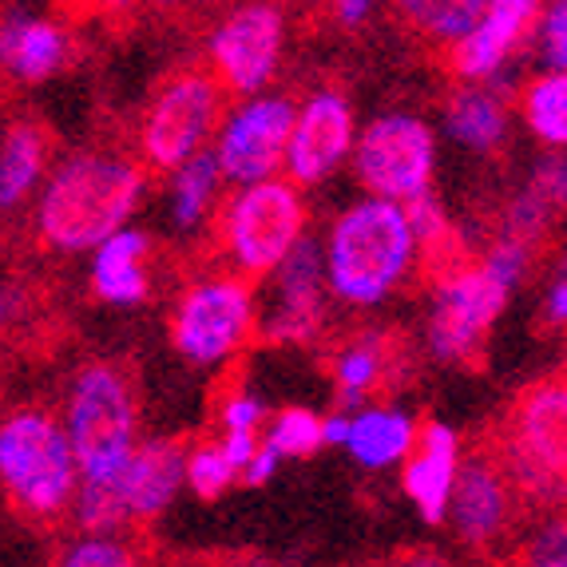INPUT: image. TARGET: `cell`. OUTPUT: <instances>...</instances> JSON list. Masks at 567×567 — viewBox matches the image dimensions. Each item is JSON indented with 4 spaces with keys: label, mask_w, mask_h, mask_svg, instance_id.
I'll list each match as a JSON object with an SVG mask.
<instances>
[{
    "label": "cell",
    "mask_w": 567,
    "mask_h": 567,
    "mask_svg": "<svg viewBox=\"0 0 567 567\" xmlns=\"http://www.w3.org/2000/svg\"><path fill=\"white\" fill-rule=\"evenodd\" d=\"M147 163L115 152H80L56 167L37 203V238L48 250L76 255L104 246L140 207Z\"/></svg>",
    "instance_id": "obj_1"
},
{
    "label": "cell",
    "mask_w": 567,
    "mask_h": 567,
    "mask_svg": "<svg viewBox=\"0 0 567 567\" xmlns=\"http://www.w3.org/2000/svg\"><path fill=\"white\" fill-rule=\"evenodd\" d=\"M0 473L20 520L56 528L76 496V449L44 405L12 409L0 429Z\"/></svg>",
    "instance_id": "obj_2"
},
{
    "label": "cell",
    "mask_w": 567,
    "mask_h": 567,
    "mask_svg": "<svg viewBox=\"0 0 567 567\" xmlns=\"http://www.w3.org/2000/svg\"><path fill=\"white\" fill-rule=\"evenodd\" d=\"M413 250L416 235L409 227V215L401 203H358L333 223L330 250H326L330 290L350 306L381 302L405 278Z\"/></svg>",
    "instance_id": "obj_3"
},
{
    "label": "cell",
    "mask_w": 567,
    "mask_h": 567,
    "mask_svg": "<svg viewBox=\"0 0 567 567\" xmlns=\"http://www.w3.org/2000/svg\"><path fill=\"white\" fill-rule=\"evenodd\" d=\"M140 393L135 378L120 361H87L68 389L64 429L76 449L84 481L123 476L135 453Z\"/></svg>",
    "instance_id": "obj_4"
},
{
    "label": "cell",
    "mask_w": 567,
    "mask_h": 567,
    "mask_svg": "<svg viewBox=\"0 0 567 567\" xmlns=\"http://www.w3.org/2000/svg\"><path fill=\"white\" fill-rule=\"evenodd\" d=\"M306 227V207L293 179H258L246 183L235 199L223 207L218 238L227 246L238 275L262 278L282 266Z\"/></svg>",
    "instance_id": "obj_5"
},
{
    "label": "cell",
    "mask_w": 567,
    "mask_h": 567,
    "mask_svg": "<svg viewBox=\"0 0 567 567\" xmlns=\"http://www.w3.org/2000/svg\"><path fill=\"white\" fill-rule=\"evenodd\" d=\"M223 80L207 72H179L155 92L140 123L143 163L163 175H175L183 163L207 152V140L223 132Z\"/></svg>",
    "instance_id": "obj_6"
},
{
    "label": "cell",
    "mask_w": 567,
    "mask_h": 567,
    "mask_svg": "<svg viewBox=\"0 0 567 567\" xmlns=\"http://www.w3.org/2000/svg\"><path fill=\"white\" fill-rule=\"evenodd\" d=\"M436 140L433 127L416 115H378L353 147V167L378 199L409 203L425 195L433 183Z\"/></svg>",
    "instance_id": "obj_7"
},
{
    "label": "cell",
    "mask_w": 567,
    "mask_h": 567,
    "mask_svg": "<svg viewBox=\"0 0 567 567\" xmlns=\"http://www.w3.org/2000/svg\"><path fill=\"white\" fill-rule=\"evenodd\" d=\"M449 512H453L456 536L473 551H496L528 512L512 476L504 473V461L492 445L488 429L476 436L468 456H464Z\"/></svg>",
    "instance_id": "obj_8"
},
{
    "label": "cell",
    "mask_w": 567,
    "mask_h": 567,
    "mask_svg": "<svg viewBox=\"0 0 567 567\" xmlns=\"http://www.w3.org/2000/svg\"><path fill=\"white\" fill-rule=\"evenodd\" d=\"M286 44V12L275 0H243L210 32V64L223 87L235 95H258L275 76Z\"/></svg>",
    "instance_id": "obj_9"
},
{
    "label": "cell",
    "mask_w": 567,
    "mask_h": 567,
    "mask_svg": "<svg viewBox=\"0 0 567 567\" xmlns=\"http://www.w3.org/2000/svg\"><path fill=\"white\" fill-rule=\"evenodd\" d=\"M504 302H508V286L501 278H492L484 270V262L456 275L453 282L436 286L433 318H429V350H433V358L464 369L481 365L488 330L501 318Z\"/></svg>",
    "instance_id": "obj_10"
},
{
    "label": "cell",
    "mask_w": 567,
    "mask_h": 567,
    "mask_svg": "<svg viewBox=\"0 0 567 567\" xmlns=\"http://www.w3.org/2000/svg\"><path fill=\"white\" fill-rule=\"evenodd\" d=\"M250 286L243 278H207L179 298L171 318V341L187 361L215 365L250 338Z\"/></svg>",
    "instance_id": "obj_11"
},
{
    "label": "cell",
    "mask_w": 567,
    "mask_h": 567,
    "mask_svg": "<svg viewBox=\"0 0 567 567\" xmlns=\"http://www.w3.org/2000/svg\"><path fill=\"white\" fill-rule=\"evenodd\" d=\"M298 112L286 95H250L227 115L223 132H218V163L235 183H258L275 179V171L286 167L290 155V135Z\"/></svg>",
    "instance_id": "obj_12"
},
{
    "label": "cell",
    "mask_w": 567,
    "mask_h": 567,
    "mask_svg": "<svg viewBox=\"0 0 567 567\" xmlns=\"http://www.w3.org/2000/svg\"><path fill=\"white\" fill-rule=\"evenodd\" d=\"M322 275H330L322 246L313 235H302L275 270L278 302L262 318V341L302 346L318 333V326H322Z\"/></svg>",
    "instance_id": "obj_13"
},
{
    "label": "cell",
    "mask_w": 567,
    "mask_h": 567,
    "mask_svg": "<svg viewBox=\"0 0 567 567\" xmlns=\"http://www.w3.org/2000/svg\"><path fill=\"white\" fill-rule=\"evenodd\" d=\"M353 112L341 92H313L298 112L290 135V155H286V171L298 187L322 183L326 175L338 171V163L350 155L353 143Z\"/></svg>",
    "instance_id": "obj_14"
},
{
    "label": "cell",
    "mask_w": 567,
    "mask_h": 567,
    "mask_svg": "<svg viewBox=\"0 0 567 567\" xmlns=\"http://www.w3.org/2000/svg\"><path fill=\"white\" fill-rule=\"evenodd\" d=\"M548 0H488L481 24L464 40H456L449 52V64L461 80H492L508 64V56L528 40L532 29H539Z\"/></svg>",
    "instance_id": "obj_15"
},
{
    "label": "cell",
    "mask_w": 567,
    "mask_h": 567,
    "mask_svg": "<svg viewBox=\"0 0 567 567\" xmlns=\"http://www.w3.org/2000/svg\"><path fill=\"white\" fill-rule=\"evenodd\" d=\"M501 425L567 481V369L532 381L501 416Z\"/></svg>",
    "instance_id": "obj_16"
},
{
    "label": "cell",
    "mask_w": 567,
    "mask_h": 567,
    "mask_svg": "<svg viewBox=\"0 0 567 567\" xmlns=\"http://www.w3.org/2000/svg\"><path fill=\"white\" fill-rule=\"evenodd\" d=\"M190 461V436H155L140 445L123 468V496L135 524H152L179 492Z\"/></svg>",
    "instance_id": "obj_17"
},
{
    "label": "cell",
    "mask_w": 567,
    "mask_h": 567,
    "mask_svg": "<svg viewBox=\"0 0 567 567\" xmlns=\"http://www.w3.org/2000/svg\"><path fill=\"white\" fill-rule=\"evenodd\" d=\"M456 433L449 425H436V421H421V433H416V449L405 456V473L401 484L416 501L421 516L429 524H441L449 516V504H453L456 488Z\"/></svg>",
    "instance_id": "obj_18"
},
{
    "label": "cell",
    "mask_w": 567,
    "mask_h": 567,
    "mask_svg": "<svg viewBox=\"0 0 567 567\" xmlns=\"http://www.w3.org/2000/svg\"><path fill=\"white\" fill-rule=\"evenodd\" d=\"M0 52H4V64L20 84H40V80H52L64 68L68 32L56 20L12 12L4 20V32H0Z\"/></svg>",
    "instance_id": "obj_19"
},
{
    "label": "cell",
    "mask_w": 567,
    "mask_h": 567,
    "mask_svg": "<svg viewBox=\"0 0 567 567\" xmlns=\"http://www.w3.org/2000/svg\"><path fill=\"white\" fill-rule=\"evenodd\" d=\"M152 243L140 230H120L104 246H95V262H92V290L95 298L104 302L132 306L143 302L152 293L147 282V270H143V258H147Z\"/></svg>",
    "instance_id": "obj_20"
},
{
    "label": "cell",
    "mask_w": 567,
    "mask_h": 567,
    "mask_svg": "<svg viewBox=\"0 0 567 567\" xmlns=\"http://www.w3.org/2000/svg\"><path fill=\"white\" fill-rule=\"evenodd\" d=\"M48 152H52V140H48L40 123H9L4 152H0V203H4V210L20 207L32 195V187H37L48 167Z\"/></svg>",
    "instance_id": "obj_21"
},
{
    "label": "cell",
    "mask_w": 567,
    "mask_h": 567,
    "mask_svg": "<svg viewBox=\"0 0 567 567\" xmlns=\"http://www.w3.org/2000/svg\"><path fill=\"white\" fill-rule=\"evenodd\" d=\"M445 127L464 147L492 152L508 135V112H504L501 95L488 92V87H461L445 107Z\"/></svg>",
    "instance_id": "obj_22"
},
{
    "label": "cell",
    "mask_w": 567,
    "mask_h": 567,
    "mask_svg": "<svg viewBox=\"0 0 567 567\" xmlns=\"http://www.w3.org/2000/svg\"><path fill=\"white\" fill-rule=\"evenodd\" d=\"M416 433H421V425H413L409 416L389 413V409H369V413H361L358 421H353L350 453L358 456L365 468H385V464L413 453Z\"/></svg>",
    "instance_id": "obj_23"
},
{
    "label": "cell",
    "mask_w": 567,
    "mask_h": 567,
    "mask_svg": "<svg viewBox=\"0 0 567 567\" xmlns=\"http://www.w3.org/2000/svg\"><path fill=\"white\" fill-rule=\"evenodd\" d=\"M227 171L218 163V152L207 147L199 152L190 163H183L175 175H171V210H175V227L190 230L199 227L203 218H207L210 203L218 195V179H223Z\"/></svg>",
    "instance_id": "obj_24"
},
{
    "label": "cell",
    "mask_w": 567,
    "mask_h": 567,
    "mask_svg": "<svg viewBox=\"0 0 567 567\" xmlns=\"http://www.w3.org/2000/svg\"><path fill=\"white\" fill-rule=\"evenodd\" d=\"M401 9V17L413 24L421 37L441 40L453 48L456 40H464L468 32L481 24L488 0H393Z\"/></svg>",
    "instance_id": "obj_25"
},
{
    "label": "cell",
    "mask_w": 567,
    "mask_h": 567,
    "mask_svg": "<svg viewBox=\"0 0 567 567\" xmlns=\"http://www.w3.org/2000/svg\"><path fill=\"white\" fill-rule=\"evenodd\" d=\"M520 112L528 132L548 147H567V72L548 68L520 95Z\"/></svg>",
    "instance_id": "obj_26"
},
{
    "label": "cell",
    "mask_w": 567,
    "mask_h": 567,
    "mask_svg": "<svg viewBox=\"0 0 567 567\" xmlns=\"http://www.w3.org/2000/svg\"><path fill=\"white\" fill-rule=\"evenodd\" d=\"M76 524L87 536H112V532L132 524V508H127V496H123V476H104V481L80 484Z\"/></svg>",
    "instance_id": "obj_27"
},
{
    "label": "cell",
    "mask_w": 567,
    "mask_h": 567,
    "mask_svg": "<svg viewBox=\"0 0 567 567\" xmlns=\"http://www.w3.org/2000/svg\"><path fill=\"white\" fill-rule=\"evenodd\" d=\"M266 445H275L282 456H310L326 445V421L310 409H282Z\"/></svg>",
    "instance_id": "obj_28"
},
{
    "label": "cell",
    "mask_w": 567,
    "mask_h": 567,
    "mask_svg": "<svg viewBox=\"0 0 567 567\" xmlns=\"http://www.w3.org/2000/svg\"><path fill=\"white\" fill-rule=\"evenodd\" d=\"M238 464L230 461V453L223 449V441H199V445L190 449V461H187V484L195 488V496L203 501H215L227 492V484L235 481Z\"/></svg>",
    "instance_id": "obj_29"
},
{
    "label": "cell",
    "mask_w": 567,
    "mask_h": 567,
    "mask_svg": "<svg viewBox=\"0 0 567 567\" xmlns=\"http://www.w3.org/2000/svg\"><path fill=\"white\" fill-rule=\"evenodd\" d=\"M56 567H143L140 551L132 544H120L112 536H87L72 548H64Z\"/></svg>",
    "instance_id": "obj_30"
},
{
    "label": "cell",
    "mask_w": 567,
    "mask_h": 567,
    "mask_svg": "<svg viewBox=\"0 0 567 567\" xmlns=\"http://www.w3.org/2000/svg\"><path fill=\"white\" fill-rule=\"evenodd\" d=\"M532 258H536V246H528L524 238L504 235L501 243H496L488 250V258H484V270H488L492 278H501V282L512 290V286H516L524 275H528Z\"/></svg>",
    "instance_id": "obj_31"
},
{
    "label": "cell",
    "mask_w": 567,
    "mask_h": 567,
    "mask_svg": "<svg viewBox=\"0 0 567 567\" xmlns=\"http://www.w3.org/2000/svg\"><path fill=\"white\" fill-rule=\"evenodd\" d=\"M539 56L544 64L567 72V0H548L539 17Z\"/></svg>",
    "instance_id": "obj_32"
},
{
    "label": "cell",
    "mask_w": 567,
    "mask_h": 567,
    "mask_svg": "<svg viewBox=\"0 0 567 567\" xmlns=\"http://www.w3.org/2000/svg\"><path fill=\"white\" fill-rule=\"evenodd\" d=\"M528 190L536 195L539 203H548L551 210H564L567 207V159H544L536 171H532V183Z\"/></svg>",
    "instance_id": "obj_33"
},
{
    "label": "cell",
    "mask_w": 567,
    "mask_h": 567,
    "mask_svg": "<svg viewBox=\"0 0 567 567\" xmlns=\"http://www.w3.org/2000/svg\"><path fill=\"white\" fill-rule=\"evenodd\" d=\"M405 215H409V227H413V235H416V246L429 243V238H436V235H445V230H449L445 207L433 199V190H425V195L409 199L405 203Z\"/></svg>",
    "instance_id": "obj_34"
},
{
    "label": "cell",
    "mask_w": 567,
    "mask_h": 567,
    "mask_svg": "<svg viewBox=\"0 0 567 567\" xmlns=\"http://www.w3.org/2000/svg\"><path fill=\"white\" fill-rule=\"evenodd\" d=\"M381 567H453V564L433 548H401V551H393Z\"/></svg>",
    "instance_id": "obj_35"
},
{
    "label": "cell",
    "mask_w": 567,
    "mask_h": 567,
    "mask_svg": "<svg viewBox=\"0 0 567 567\" xmlns=\"http://www.w3.org/2000/svg\"><path fill=\"white\" fill-rule=\"evenodd\" d=\"M278 456H282V453H278L275 445H262V449L255 453V461H250V464L243 468V481H246V484H255V488H258V484H266V481H270V473L278 468Z\"/></svg>",
    "instance_id": "obj_36"
},
{
    "label": "cell",
    "mask_w": 567,
    "mask_h": 567,
    "mask_svg": "<svg viewBox=\"0 0 567 567\" xmlns=\"http://www.w3.org/2000/svg\"><path fill=\"white\" fill-rule=\"evenodd\" d=\"M373 9H378V0H333V17H338L346 29H358Z\"/></svg>",
    "instance_id": "obj_37"
},
{
    "label": "cell",
    "mask_w": 567,
    "mask_h": 567,
    "mask_svg": "<svg viewBox=\"0 0 567 567\" xmlns=\"http://www.w3.org/2000/svg\"><path fill=\"white\" fill-rule=\"evenodd\" d=\"M544 318L551 326H567V278H559L548 293V306H544Z\"/></svg>",
    "instance_id": "obj_38"
},
{
    "label": "cell",
    "mask_w": 567,
    "mask_h": 567,
    "mask_svg": "<svg viewBox=\"0 0 567 567\" xmlns=\"http://www.w3.org/2000/svg\"><path fill=\"white\" fill-rule=\"evenodd\" d=\"M504 567H567V556H536V551H516Z\"/></svg>",
    "instance_id": "obj_39"
},
{
    "label": "cell",
    "mask_w": 567,
    "mask_h": 567,
    "mask_svg": "<svg viewBox=\"0 0 567 567\" xmlns=\"http://www.w3.org/2000/svg\"><path fill=\"white\" fill-rule=\"evenodd\" d=\"M350 433H353V421H346L341 413L326 421V441L330 445H350Z\"/></svg>",
    "instance_id": "obj_40"
},
{
    "label": "cell",
    "mask_w": 567,
    "mask_h": 567,
    "mask_svg": "<svg viewBox=\"0 0 567 567\" xmlns=\"http://www.w3.org/2000/svg\"><path fill=\"white\" fill-rule=\"evenodd\" d=\"M104 9H112V12H120V9H127V4H135V0H100Z\"/></svg>",
    "instance_id": "obj_41"
},
{
    "label": "cell",
    "mask_w": 567,
    "mask_h": 567,
    "mask_svg": "<svg viewBox=\"0 0 567 567\" xmlns=\"http://www.w3.org/2000/svg\"><path fill=\"white\" fill-rule=\"evenodd\" d=\"M152 4H159V9H175V4H183V0H152Z\"/></svg>",
    "instance_id": "obj_42"
},
{
    "label": "cell",
    "mask_w": 567,
    "mask_h": 567,
    "mask_svg": "<svg viewBox=\"0 0 567 567\" xmlns=\"http://www.w3.org/2000/svg\"><path fill=\"white\" fill-rule=\"evenodd\" d=\"M207 4H230V0H207Z\"/></svg>",
    "instance_id": "obj_43"
},
{
    "label": "cell",
    "mask_w": 567,
    "mask_h": 567,
    "mask_svg": "<svg viewBox=\"0 0 567 567\" xmlns=\"http://www.w3.org/2000/svg\"><path fill=\"white\" fill-rule=\"evenodd\" d=\"M243 567H246V564H243Z\"/></svg>",
    "instance_id": "obj_44"
}]
</instances>
